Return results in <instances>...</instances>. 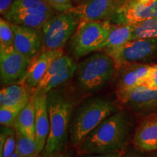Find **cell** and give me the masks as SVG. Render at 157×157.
Listing matches in <instances>:
<instances>
[{
    "label": "cell",
    "instance_id": "1",
    "mask_svg": "<svg viewBox=\"0 0 157 157\" xmlns=\"http://www.w3.org/2000/svg\"><path fill=\"white\" fill-rule=\"evenodd\" d=\"M128 113L117 111L100 124L79 145L82 154H109L124 151L132 130Z\"/></svg>",
    "mask_w": 157,
    "mask_h": 157
},
{
    "label": "cell",
    "instance_id": "2",
    "mask_svg": "<svg viewBox=\"0 0 157 157\" xmlns=\"http://www.w3.org/2000/svg\"><path fill=\"white\" fill-rule=\"evenodd\" d=\"M50 117V132L42 157H51L66 150L73 116V101L60 90L47 94Z\"/></svg>",
    "mask_w": 157,
    "mask_h": 157
},
{
    "label": "cell",
    "instance_id": "3",
    "mask_svg": "<svg viewBox=\"0 0 157 157\" xmlns=\"http://www.w3.org/2000/svg\"><path fill=\"white\" fill-rule=\"evenodd\" d=\"M114 101L103 96L89 98L78 106L72 116L69 139L73 146H78L100 124L117 111Z\"/></svg>",
    "mask_w": 157,
    "mask_h": 157
},
{
    "label": "cell",
    "instance_id": "4",
    "mask_svg": "<svg viewBox=\"0 0 157 157\" xmlns=\"http://www.w3.org/2000/svg\"><path fill=\"white\" fill-rule=\"evenodd\" d=\"M116 68L114 60L111 56L105 52H97L77 65L76 80L84 91L96 93L112 81Z\"/></svg>",
    "mask_w": 157,
    "mask_h": 157
},
{
    "label": "cell",
    "instance_id": "5",
    "mask_svg": "<svg viewBox=\"0 0 157 157\" xmlns=\"http://www.w3.org/2000/svg\"><path fill=\"white\" fill-rule=\"evenodd\" d=\"M110 27L109 21H81L71 39L72 55L79 58L104 50Z\"/></svg>",
    "mask_w": 157,
    "mask_h": 157
},
{
    "label": "cell",
    "instance_id": "6",
    "mask_svg": "<svg viewBox=\"0 0 157 157\" xmlns=\"http://www.w3.org/2000/svg\"><path fill=\"white\" fill-rule=\"evenodd\" d=\"M54 16V10L44 0H14L4 18L13 24L37 29Z\"/></svg>",
    "mask_w": 157,
    "mask_h": 157
},
{
    "label": "cell",
    "instance_id": "7",
    "mask_svg": "<svg viewBox=\"0 0 157 157\" xmlns=\"http://www.w3.org/2000/svg\"><path fill=\"white\" fill-rule=\"evenodd\" d=\"M79 18L69 11L54 15L42 27L43 45L46 50L62 49L79 24Z\"/></svg>",
    "mask_w": 157,
    "mask_h": 157
},
{
    "label": "cell",
    "instance_id": "8",
    "mask_svg": "<svg viewBox=\"0 0 157 157\" xmlns=\"http://www.w3.org/2000/svg\"><path fill=\"white\" fill-rule=\"evenodd\" d=\"M31 59L20 53L14 46H0V79L2 86L22 82Z\"/></svg>",
    "mask_w": 157,
    "mask_h": 157
},
{
    "label": "cell",
    "instance_id": "9",
    "mask_svg": "<svg viewBox=\"0 0 157 157\" xmlns=\"http://www.w3.org/2000/svg\"><path fill=\"white\" fill-rule=\"evenodd\" d=\"M156 52L157 39H138L129 41L117 50L105 52L114 60L117 68L148 60Z\"/></svg>",
    "mask_w": 157,
    "mask_h": 157
},
{
    "label": "cell",
    "instance_id": "10",
    "mask_svg": "<svg viewBox=\"0 0 157 157\" xmlns=\"http://www.w3.org/2000/svg\"><path fill=\"white\" fill-rule=\"evenodd\" d=\"M125 2L126 0H87L68 11L81 21H108Z\"/></svg>",
    "mask_w": 157,
    "mask_h": 157
},
{
    "label": "cell",
    "instance_id": "11",
    "mask_svg": "<svg viewBox=\"0 0 157 157\" xmlns=\"http://www.w3.org/2000/svg\"><path fill=\"white\" fill-rule=\"evenodd\" d=\"M157 17V0L154 3H143L135 0H126L112 17L108 21L111 24L127 25Z\"/></svg>",
    "mask_w": 157,
    "mask_h": 157
},
{
    "label": "cell",
    "instance_id": "12",
    "mask_svg": "<svg viewBox=\"0 0 157 157\" xmlns=\"http://www.w3.org/2000/svg\"><path fill=\"white\" fill-rule=\"evenodd\" d=\"M11 24L15 34V50L29 58H34L39 53L43 45L42 33L37 29Z\"/></svg>",
    "mask_w": 157,
    "mask_h": 157
},
{
    "label": "cell",
    "instance_id": "13",
    "mask_svg": "<svg viewBox=\"0 0 157 157\" xmlns=\"http://www.w3.org/2000/svg\"><path fill=\"white\" fill-rule=\"evenodd\" d=\"M63 55V51L62 49H44L42 52L31 59L30 66L27 70L22 83L25 84L30 89H36L52 63Z\"/></svg>",
    "mask_w": 157,
    "mask_h": 157
},
{
    "label": "cell",
    "instance_id": "14",
    "mask_svg": "<svg viewBox=\"0 0 157 157\" xmlns=\"http://www.w3.org/2000/svg\"><path fill=\"white\" fill-rule=\"evenodd\" d=\"M115 76L117 93L127 91L143 84L150 71L151 66L140 64H128L119 66Z\"/></svg>",
    "mask_w": 157,
    "mask_h": 157
},
{
    "label": "cell",
    "instance_id": "15",
    "mask_svg": "<svg viewBox=\"0 0 157 157\" xmlns=\"http://www.w3.org/2000/svg\"><path fill=\"white\" fill-rule=\"evenodd\" d=\"M117 95L121 102L136 111L148 110L157 105V88L145 84L117 93Z\"/></svg>",
    "mask_w": 157,
    "mask_h": 157
},
{
    "label": "cell",
    "instance_id": "16",
    "mask_svg": "<svg viewBox=\"0 0 157 157\" xmlns=\"http://www.w3.org/2000/svg\"><path fill=\"white\" fill-rule=\"evenodd\" d=\"M36 117L35 130L38 153H42L50 132V117L48 107L47 94H34Z\"/></svg>",
    "mask_w": 157,
    "mask_h": 157
},
{
    "label": "cell",
    "instance_id": "17",
    "mask_svg": "<svg viewBox=\"0 0 157 157\" xmlns=\"http://www.w3.org/2000/svg\"><path fill=\"white\" fill-rule=\"evenodd\" d=\"M133 143L141 151L157 150V117L148 118L140 124L134 135Z\"/></svg>",
    "mask_w": 157,
    "mask_h": 157
},
{
    "label": "cell",
    "instance_id": "18",
    "mask_svg": "<svg viewBox=\"0 0 157 157\" xmlns=\"http://www.w3.org/2000/svg\"><path fill=\"white\" fill-rule=\"evenodd\" d=\"M25 84H12L5 86L0 91V106L24 107L31 96Z\"/></svg>",
    "mask_w": 157,
    "mask_h": 157
},
{
    "label": "cell",
    "instance_id": "19",
    "mask_svg": "<svg viewBox=\"0 0 157 157\" xmlns=\"http://www.w3.org/2000/svg\"><path fill=\"white\" fill-rule=\"evenodd\" d=\"M35 117H36V106L35 97L32 95L28 103L23 108L15 120L13 128L21 134L36 140L35 130Z\"/></svg>",
    "mask_w": 157,
    "mask_h": 157
},
{
    "label": "cell",
    "instance_id": "20",
    "mask_svg": "<svg viewBox=\"0 0 157 157\" xmlns=\"http://www.w3.org/2000/svg\"><path fill=\"white\" fill-rule=\"evenodd\" d=\"M132 32L133 24L115 25L111 23L109 36L104 48L105 52L117 50L132 40Z\"/></svg>",
    "mask_w": 157,
    "mask_h": 157
},
{
    "label": "cell",
    "instance_id": "21",
    "mask_svg": "<svg viewBox=\"0 0 157 157\" xmlns=\"http://www.w3.org/2000/svg\"><path fill=\"white\" fill-rule=\"evenodd\" d=\"M76 67L77 66L74 63L68 67L60 71L58 73L50 76V78L41 81L35 89L34 94H48L51 90H55L58 86L69 81L76 73Z\"/></svg>",
    "mask_w": 157,
    "mask_h": 157
},
{
    "label": "cell",
    "instance_id": "22",
    "mask_svg": "<svg viewBox=\"0 0 157 157\" xmlns=\"http://www.w3.org/2000/svg\"><path fill=\"white\" fill-rule=\"evenodd\" d=\"M138 39H157V17L133 24L132 40Z\"/></svg>",
    "mask_w": 157,
    "mask_h": 157
},
{
    "label": "cell",
    "instance_id": "23",
    "mask_svg": "<svg viewBox=\"0 0 157 157\" xmlns=\"http://www.w3.org/2000/svg\"><path fill=\"white\" fill-rule=\"evenodd\" d=\"M16 135V151L21 157H36L39 156L36 140L15 131Z\"/></svg>",
    "mask_w": 157,
    "mask_h": 157
},
{
    "label": "cell",
    "instance_id": "24",
    "mask_svg": "<svg viewBox=\"0 0 157 157\" xmlns=\"http://www.w3.org/2000/svg\"><path fill=\"white\" fill-rule=\"evenodd\" d=\"M15 34L11 23L5 18L0 20V46H14Z\"/></svg>",
    "mask_w": 157,
    "mask_h": 157
},
{
    "label": "cell",
    "instance_id": "25",
    "mask_svg": "<svg viewBox=\"0 0 157 157\" xmlns=\"http://www.w3.org/2000/svg\"><path fill=\"white\" fill-rule=\"evenodd\" d=\"M23 107L0 106V124L4 127H13L17 116Z\"/></svg>",
    "mask_w": 157,
    "mask_h": 157
},
{
    "label": "cell",
    "instance_id": "26",
    "mask_svg": "<svg viewBox=\"0 0 157 157\" xmlns=\"http://www.w3.org/2000/svg\"><path fill=\"white\" fill-rule=\"evenodd\" d=\"M16 151V135L15 129H13L8 135L4 143L3 147L0 149V157H10Z\"/></svg>",
    "mask_w": 157,
    "mask_h": 157
},
{
    "label": "cell",
    "instance_id": "27",
    "mask_svg": "<svg viewBox=\"0 0 157 157\" xmlns=\"http://www.w3.org/2000/svg\"><path fill=\"white\" fill-rule=\"evenodd\" d=\"M54 10L58 12H67L73 7L71 0H44Z\"/></svg>",
    "mask_w": 157,
    "mask_h": 157
},
{
    "label": "cell",
    "instance_id": "28",
    "mask_svg": "<svg viewBox=\"0 0 157 157\" xmlns=\"http://www.w3.org/2000/svg\"><path fill=\"white\" fill-rule=\"evenodd\" d=\"M143 84L150 87L157 88V65L151 66V68Z\"/></svg>",
    "mask_w": 157,
    "mask_h": 157
},
{
    "label": "cell",
    "instance_id": "29",
    "mask_svg": "<svg viewBox=\"0 0 157 157\" xmlns=\"http://www.w3.org/2000/svg\"><path fill=\"white\" fill-rule=\"evenodd\" d=\"M14 0H0V13L5 15L10 9Z\"/></svg>",
    "mask_w": 157,
    "mask_h": 157
},
{
    "label": "cell",
    "instance_id": "30",
    "mask_svg": "<svg viewBox=\"0 0 157 157\" xmlns=\"http://www.w3.org/2000/svg\"><path fill=\"white\" fill-rule=\"evenodd\" d=\"M124 151L119 153L109 154H82L80 157H121Z\"/></svg>",
    "mask_w": 157,
    "mask_h": 157
},
{
    "label": "cell",
    "instance_id": "31",
    "mask_svg": "<svg viewBox=\"0 0 157 157\" xmlns=\"http://www.w3.org/2000/svg\"><path fill=\"white\" fill-rule=\"evenodd\" d=\"M51 157H74V156L73 153L71 151L65 150L63 151L55 154Z\"/></svg>",
    "mask_w": 157,
    "mask_h": 157
},
{
    "label": "cell",
    "instance_id": "32",
    "mask_svg": "<svg viewBox=\"0 0 157 157\" xmlns=\"http://www.w3.org/2000/svg\"><path fill=\"white\" fill-rule=\"evenodd\" d=\"M121 157H143L142 155L135 152H124Z\"/></svg>",
    "mask_w": 157,
    "mask_h": 157
},
{
    "label": "cell",
    "instance_id": "33",
    "mask_svg": "<svg viewBox=\"0 0 157 157\" xmlns=\"http://www.w3.org/2000/svg\"><path fill=\"white\" fill-rule=\"evenodd\" d=\"M10 157H21V156H20L18 153H17L16 151H15V152L14 153V154H13V155H12V156H10Z\"/></svg>",
    "mask_w": 157,
    "mask_h": 157
},
{
    "label": "cell",
    "instance_id": "34",
    "mask_svg": "<svg viewBox=\"0 0 157 157\" xmlns=\"http://www.w3.org/2000/svg\"><path fill=\"white\" fill-rule=\"evenodd\" d=\"M75 1H78V0H75Z\"/></svg>",
    "mask_w": 157,
    "mask_h": 157
},
{
    "label": "cell",
    "instance_id": "35",
    "mask_svg": "<svg viewBox=\"0 0 157 157\" xmlns=\"http://www.w3.org/2000/svg\"><path fill=\"white\" fill-rule=\"evenodd\" d=\"M36 157H39V156H36Z\"/></svg>",
    "mask_w": 157,
    "mask_h": 157
}]
</instances>
